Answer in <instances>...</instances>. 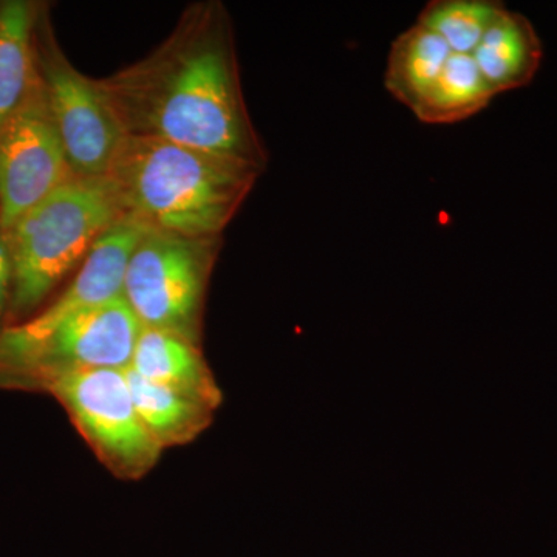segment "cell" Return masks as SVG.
<instances>
[{
  "label": "cell",
  "mask_w": 557,
  "mask_h": 557,
  "mask_svg": "<svg viewBox=\"0 0 557 557\" xmlns=\"http://www.w3.org/2000/svg\"><path fill=\"white\" fill-rule=\"evenodd\" d=\"M98 84L126 137L163 139L265 168L223 3H194L152 53Z\"/></svg>",
  "instance_id": "obj_1"
},
{
  "label": "cell",
  "mask_w": 557,
  "mask_h": 557,
  "mask_svg": "<svg viewBox=\"0 0 557 557\" xmlns=\"http://www.w3.org/2000/svg\"><path fill=\"white\" fill-rule=\"evenodd\" d=\"M262 171L163 139L126 137L106 178L123 214L146 228L222 239Z\"/></svg>",
  "instance_id": "obj_2"
},
{
  "label": "cell",
  "mask_w": 557,
  "mask_h": 557,
  "mask_svg": "<svg viewBox=\"0 0 557 557\" xmlns=\"http://www.w3.org/2000/svg\"><path fill=\"white\" fill-rule=\"evenodd\" d=\"M123 215L106 177L69 180L24 212L7 231L13 265L7 327L39 313L44 300Z\"/></svg>",
  "instance_id": "obj_3"
},
{
  "label": "cell",
  "mask_w": 557,
  "mask_h": 557,
  "mask_svg": "<svg viewBox=\"0 0 557 557\" xmlns=\"http://www.w3.org/2000/svg\"><path fill=\"white\" fill-rule=\"evenodd\" d=\"M139 332L123 296L79 311L32 343L0 346V388L47 392L73 373L129 369Z\"/></svg>",
  "instance_id": "obj_4"
},
{
  "label": "cell",
  "mask_w": 557,
  "mask_h": 557,
  "mask_svg": "<svg viewBox=\"0 0 557 557\" xmlns=\"http://www.w3.org/2000/svg\"><path fill=\"white\" fill-rule=\"evenodd\" d=\"M222 239L146 230L132 251L123 298L141 327L199 344L205 296Z\"/></svg>",
  "instance_id": "obj_5"
},
{
  "label": "cell",
  "mask_w": 557,
  "mask_h": 557,
  "mask_svg": "<svg viewBox=\"0 0 557 557\" xmlns=\"http://www.w3.org/2000/svg\"><path fill=\"white\" fill-rule=\"evenodd\" d=\"M33 47L36 70L73 174L106 177L126 135L98 79L83 75L65 57L51 27L46 3L39 7Z\"/></svg>",
  "instance_id": "obj_6"
},
{
  "label": "cell",
  "mask_w": 557,
  "mask_h": 557,
  "mask_svg": "<svg viewBox=\"0 0 557 557\" xmlns=\"http://www.w3.org/2000/svg\"><path fill=\"white\" fill-rule=\"evenodd\" d=\"M53 395L98 460L121 480H139L160 461L159 443L143 424L124 370L73 373L51 384Z\"/></svg>",
  "instance_id": "obj_7"
},
{
  "label": "cell",
  "mask_w": 557,
  "mask_h": 557,
  "mask_svg": "<svg viewBox=\"0 0 557 557\" xmlns=\"http://www.w3.org/2000/svg\"><path fill=\"white\" fill-rule=\"evenodd\" d=\"M75 177L35 70L24 100L0 131V226L9 231L24 212Z\"/></svg>",
  "instance_id": "obj_8"
},
{
  "label": "cell",
  "mask_w": 557,
  "mask_h": 557,
  "mask_svg": "<svg viewBox=\"0 0 557 557\" xmlns=\"http://www.w3.org/2000/svg\"><path fill=\"white\" fill-rule=\"evenodd\" d=\"M146 230L143 223L129 215H123L113 223L94 245L62 295L28 321L3 329L0 346L32 343L64 319L123 296L127 262Z\"/></svg>",
  "instance_id": "obj_9"
},
{
  "label": "cell",
  "mask_w": 557,
  "mask_h": 557,
  "mask_svg": "<svg viewBox=\"0 0 557 557\" xmlns=\"http://www.w3.org/2000/svg\"><path fill=\"white\" fill-rule=\"evenodd\" d=\"M150 383L160 384L215 410L223 395L199 344L175 333L141 327L131 368Z\"/></svg>",
  "instance_id": "obj_10"
},
{
  "label": "cell",
  "mask_w": 557,
  "mask_h": 557,
  "mask_svg": "<svg viewBox=\"0 0 557 557\" xmlns=\"http://www.w3.org/2000/svg\"><path fill=\"white\" fill-rule=\"evenodd\" d=\"M542 42L533 24L504 7L472 51V60L494 94L525 87L536 76Z\"/></svg>",
  "instance_id": "obj_11"
},
{
  "label": "cell",
  "mask_w": 557,
  "mask_h": 557,
  "mask_svg": "<svg viewBox=\"0 0 557 557\" xmlns=\"http://www.w3.org/2000/svg\"><path fill=\"white\" fill-rule=\"evenodd\" d=\"M124 373L135 409L161 449L188 445L211 426L214 410L203 403L150 383L132 369Z\"/></svg>",
  "instance_id": "obj_12"
},
{
  "label": "cell",
  "mask_w": 557,
  "mask_h": 557,
  "mask_svg": "<svg viewBox=\"0 0 557 557\" xmlns=\"http://www.w3.org/2000/svg\"><path fill=\"white\" fill-rule=\"evenodd\" d=\"M40 2L0 0V131L20 108L35 75V36Z\"/></svg>",
  "instance_id": "obj_13"
},
{
  "label": "cell",
  "mask_w": 557,
  "mask_h": 557,
  "mask_svg": "<svg viewBox=\"0 0 557 557\" xmlns=\"http://www.w3.org/2000/svg\"><path fill=\"white\" fill-rule=\"evenodd\" d=\"M450 54L453 50L445 40L416 22L392 44L384 86L395 100L416 112Z\"/></svg>",
  "instance_id": "obj_14"
},
{
  "label": "cell",
  "mask_w": 557,
  "mask_h": 557,
  "mask_svg": "<svg viewBox=\"0 0 557 557\" xmlns=\"http://www.w3.org/2000/svg\"><path fill=\"white\" fill-rule=\"evenodd\" d=\"M494 97L471 54L453 53L413 113L423 123H458L482 112Z\"/></svg>",
  "instance_id": "obj_15"
},
{
  "label": "cell",
  "mask_w": 557,
  "mask_h": 557,
  "mask_svg": "<svg viewBox=\"0 0 557 557\" xmlns=\"http://www.w3.org/2000/svg\"><path fill=\"white\" fill-rule=\"evenodd\" d=\"M504 7L490 0H434L421 11L417 24L445 40L453 53L472 54Z\"/></svg>",
  "instance_id": "obj_16"
},
{
  "label": "cell",
  "mask_w": 557,
  "mask_h": 557,
  "mask_svg": "<svg viewBox=\"0 0 557 557\" xmlns=\"http://www.w3.org/2000/svg\"><path fill=\"white\" fill-rule=\"evenodd\" d=\"M11 293H13V265H11L9 234L0 226V332L9 324Z\"/></svg>",
  "instance_id": "obj_17"
}]
</instances>
